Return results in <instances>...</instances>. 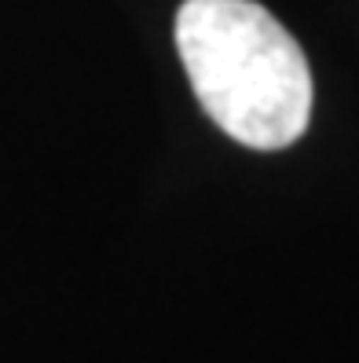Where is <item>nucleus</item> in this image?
<instances>
[{
	"label": "nucleus",
	"mask_w": 359,
	"mask_h": 363,
	"mask_svg": "<svg viewBox=\"0 0 359 363\" xmlns=\"http://www.w3.org/2000/svg\"><path fill=\"white\" fill-rule=\"evenodd\" d=\"M176 48L209 121L253 151H283L312 118L301 45L253 0H183Z\"/></svg>",
	"instance_id": "obj_1"
}]
</instances>
